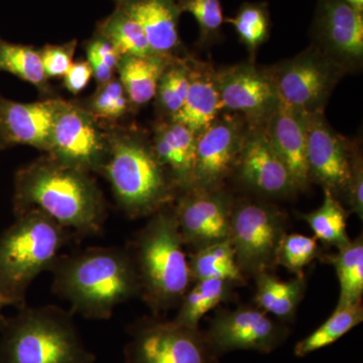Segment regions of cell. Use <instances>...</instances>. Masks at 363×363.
Listing matches in <instances>:
<instances>
[{
    "label": "cell",
    "mask_w": 363,
    "mask_h": 363,
    "mask_svg": "<svg viewBox=\"0 0 363 363\" xmlns=\"http://www.w3.org/2000/svg\"><path fill=\"white\" fill-rule=\"evenodd\" d=\"M28 210H38L83 236L99 233L107 218L104 195L90 174L50 156L16 172L14 214Z\"/></svg>",
    "instance_id": "obj_1"
},
{
    "label": "cell",
    "mask_w": 363,
    "mask_h": 363,
    "mask_svg": "<svg viewBox=\"0 0 363 363\" xmlns=\"http://www.w3.org/2000/svg\"><path fill=\"white\" fill-rule=\"evenodd\" d=\"M52 292L67 301L72 314L107 320L119 305L140 295L126 248L89 247L58 257L51 271Z\"/></svg>",
    "instance_id": "obj_2"
},
{
    "label": "cell",
    "mask_w": 363,
    "mask_h": 363,
    "mask_svg": "<svg viewBox=\"0 0 363 363\" xmlns=\"http://www.w3.org/2000/svg\"><path fill=\"white\" fill-rule=\"evenodd\" d=\"M150 220L126 248L140 285V295L155 314L178 307L192 285L190 266L173 209Z\"/></svg>",
    "instance_id": "obj_3"
},
{
    "label": "cell",
    "mask_w": 363,
    "mask_h": 363,
    "mask_svg": "<svg viewBox=\"0 0 363 363\" xmlns=\"http://www.w3.org/2000/svg\"><path fill=\"white\" fill-rule=\"evenodd\" d=\"M99 173L111 184L117 204L131 219L152 216L175 201L178 189L157 161L152 145L138 135L108 133Z\"/></svg>",
    "instance_id": "obj_4"
},
{
    "label": "cell",
    "mask_w": 363,
    "mask_h": 363,
    "mask_svg": "<svg viewBox=\"0 0 363 363\" xmlns=\"http://www.w3.org/2000/svg\"><path fill=\"white\" fill-rule=\"evenodd\" d=\"M16 217L0 235V293L20 309L33 281L51 271L74 233L38 210Z\"/></svg>",
    "instance_id": "obj_5"
},
{
    "label": "cell",
    "mask_w": 363,
    "mask_h": 363,
    "mask_svg": "<svg viewBox=\"0 0 363 363\" xmlns=\"http://www.w3.org/2000/svg\"><path fill=\"white\" fill-rule=\"evenodd\" d=\"M0 337V363H95L71 312L54 305L20 308L6 318Z\"/></svg>",
    "instance_id": "obj_6"
},
{
    "label": "cell",
    "mask_w": 363,
    "mask_h": 363,
    "mask_svg": "<svg viewBox=\"0 0 363 363\" xmlns=\"http://www.w3.org/2000/svg\"><path fill=\"white\" fill-rule=\"evenodd\" d=\"M279 102L307 114L324 113L345 70L315 45L267 69Z\"/></svg>",
    "instance_id": "obj_7"
},
{
    "label": "cell",
    "mask_w": 363,
    "mask_h": 363,
    "mask_svg": "<svg viewBox=\"0 0 363 363\" xmlns=\"http://www.w3.org/2000/svg\"><path fill=\"white\" fill-rule=\"evenodd\" d=\"M286 234V216L272 205L234 202L228 240L243 276L269 272Z\"/></svg>",
    "instance_id": "obj_8"
},
{
    "label": "cell",
    "mask_w": 363,
    "mask_h": 363,
    "mask_svg": "<svg viewBox=\"0 0 363 363\" xmlns=\"http://www.w3.org/2000/svg\"><path fill=\"white\" fill-rule=\"evenodd\" d=\"M125 363H219L204 333L174 320L145 318L130 330Z\"/></svg>",
    "instance_id": "obj_9"
},
{
    "label": "cell",
    "mask_w": 363,
    "mask_h": 363,
    "mask_svg": "<svg viewBox=\"0 0 363 363\" xmlns=\"http://www.w3.org/2000/svg\"><path fill=\"white\" fill-rule=\"evenodd\" d=\"M107 150V135L87 109L62 99L55 116L48 156L91 173H99Z\"/></svg>",
    "instance_id": "obj_10"
},
{
    "label": "cell",
    "mask_w": 363,
    "mask_h": 363,
    "mask_svg": "<svg viewBox=\"0 0 363 363\" xmlns=\"http://www.w3.org/2000/svg\"><path fill=\"white\" fill-rule=\"evenodd\" d=\"M216 82L223 111L240 117L248 128H264L281 104L267 69L253 62L217 70Z\"/></svg>",
    "instance_id": "obj_11"
},
{
    "label": "cell",
    "mask_w": 363,
    "mask_h": 363,
    "mask_svg": "<svg viewBox=\"0 0 363 363\" xmlns=\"http://www.w3.org/2000/svg\"><path fill=\"white\" fill-rule=\"evenodd\" d=\"M285 324L267 316L259 308L221 310L205 332L210 348L217 357L235 350L271 353L290 335Z\"/></svg>",
    "instance_id": "obj_12"
},
{
    "label": "cell",
    "mask_w": 363,
    "mask_h": 363,
    "mask_svg": "<svg viewBox=\"0 0 363 363\" xmlns=\"http://www.w3.org/2000/svg\"><path fill=\"white\" fill-rule=\"evenodd\" d=\"M173 208L185 247L194 252L228 240L234 201L224 189L191 188Z\"/></svg>",
    "instance_id": "obj_13"
},
{
    "label": "cell",
    "mask_w": 363,
    "mask_h": 363,
    "mask_svg": "<svg viewBox=\"0 0 363 363\" xmlns=\"http://www.w3.org/2000/svg\"><path fill=\"white\" fill-rule=\"evenodd\" d=\"M247 130V124L240 117L221 114L197 135L191 188L222 187L223 182L235 171Z\"/></svg>",
    "instance_id": "obj_14"
},
{
    "label": "cell",
    "mask_w": 363,
    "mask_h": 363,
    "mask_svg": "<svg viewBox=\"0 0 363 363\" xmlns=\"http://www.w3.org/2000/svg\"><path fill=\"white\" fill-rule=\"evenodd\" d=\"M315 47L346 72L363 59V11L343 0H318L312 26Z\"/></svg>",
    "instance_id": "obj_15"
},
{
    "label": "cell",
    "mask_w": 363,
    "mask_h": 363,
    "mask_svg": "<svg viewBox=\"0 0 363 363\" xmlns=\"http://www.w3.org/2000/svg\"><path fill=\"white\" fill-rule=\"evenodd\" d=\"M352 147L336 133L324 113L309 114L307 121V168L310 182L336 198L343 197L350 178Z\"/></svg>",
    "instance_id": "obj_16"
},
{
    "label": "cell",
    "mask_w": 363,
    "mask_h": 363,
    "mask_svg": "<svg viewBox=\"0 0 363 363\" xmlns=\"http://www.w3.org/2000/svg\"><path fill=\"white\" fill-rule=\"evenodd\" d=\"M235 172L248 188L267 197L286 198L298 191L264 128H248Z\"/></svg>",
    "instance_id": "obj_17"
},
{
    "label": "cell",
    "mask_w": 363,
    "mask_h": 363,
    "mask_svg": "<svg viewBox=\"0 0 363 363\" xmlns=\"http://www.w3.org/2000/svg\"><path fill=\"white\" fill-rule=\"evenodd\" d=\"M60 98L21 104L0 98V140L48 152Z\"/></svg>",
    "instance_id": "obj_18"
},
{
    "label": "cell",
    "mask_w": 363,
    "mask_h": 363,
    "mask_svg": "<svg viewBox=\"0 0 363 363\" xmlns=\"http://www.w3.org/2000/svg\"><path fill=\"white\" fill-rule=\"evenodd\" d=\"M309 114L279 104L264 130L277 154L285 162L298 191L309 186L307 168V121Z\"/></svg>",
    "instance_id": "obj_19"
},
{
    "label": "cell",
    "mask_w": 363,
    "mask_h": 363,
    "mask_svg": "<svg viewBox=\"0 0 363 363\" xmlns=\"http://www.w3.org/2000/svg\"><path fill=\"white\" fill-rule=\"evenodd\" d=\"M116 6L140 26L150 49L161 56H174L181 45V11L176 0H116Z\"/></svg>",
    "instance_id": "obj_20"
},
{
    "label": "cell",
    "mask_w": 363,
    "mask_h": 363,
    "mask_svg": "<svg viewBox=\"0 0 363 363\" xmlns=\"http://www.w3.org/2000/svg\"><path fill=\"white\" fill-rule=\"evenodd\" d=\"M190 85L185 102L169 121L183 124L196 135L207 130L223 111L216 82V70L205 62L189 59Z\"/></svg>",
    "instance_id": "obj_21"
},
{
    "label": "cell",
    "mask_w": 363,
    "mask_h": 363,
    "mask_svg": "<svg viewBox=\"0 0 363 363\" xmlns=\"http://www.w3.org/2000/svg\"><path fill=\"white\" fill-rule=\"evenodd\" d=\"M197 135L183 124L168 121L155 130L152 147L178 191L192 187Z\"/></svg>",
    "instance_id": "obj_22"
},
{
    "label": "cell",
    "mask_w": 363,
    "mask_h": 363,
    "mask_svg": "<svg viewBox=\"0 0 363 363\" xmlns=\"http://www.w3.org/2000/svg\"><path fill=\"white\" fill-rule=\"evenodd\" d=\"M173 57L156 54L121 57L116 71L131 107L140 108L155 99L160 78Z\"/></svg>",
    "instance_id": "obj_23"
},
{
    "label": "cell",
    "mask_w": 363,
    "mask_h": 363,
    "mask_svg": "<svg viewBox=\"0 0 363 363\" xmlns=\"http://www.w3.org/2000/svg\"><path fill=\"white\" fill-rule=\"evenodd\" d=\"M255 279L257 283L255 300L257 308L281 321H292L304 298L305 278L281 281L266 271L255 274Z\"/></svg>",
    "instance_id": "obj_24"
},
{
    "label": "cell",
    "mask_w": 363,
    "mask_h": 363,
    "mask_svg": "<svg viewBox=\"0 0 363 363\" xmlns=\"http://www.w3.org/2000/svg\"><path fill=\"white\" fill-rule=\"evenodd\" d=\"M236 284L225 279H201L193 281L178 306L176 323L199 328L200 321L207 313L230 297Z\"/></svg>",
    "instance_id": "obj_25"
},
{
    "label": "cell",
    "mask_w": 363,
    "mask_h": 363,
    "mask_svg": "<svg viewBox=\"0 0 363 363\" xmlns=\"http://www.w3.org/2000/svg\"><path fill=\"white\" fill-rule=\"evenodd\" d=\"M192 281L225 279L236 285L245 283L235 253L228 240L213 243L193 252L189 260Z\"/></svg>",
    "instance_id": "obj_26"
},
{
    "label": "cell",
    "mask_w": 363,
    "mask_h": 363,
    "mask_svg": "<svg viewBox=\"0 0 363 363\" xmlns=\"http://www.w3.org/2000/svg\"><path fill=\"white\" fill-rule=\"evenodd\" d=\"M363 321L362 302L336 306L335 311L316 330L296 344V357H305L315 351L330 346Z\"/></svg>",
    "instance_id": "obj_27"
},
{
    "label": "cell",
    "mask_w": 363,
    "mask_h": 363,
    "mask_svg": "<svg viewBox=\"0 0 363 363\" xmlns=\"http://www.w3.org/2000/svg\"><path fill=\"white\" fill-rule=\"evenodd\" d=\"M333 255H325V262L335 269L340 286L336 306L360 302L363 294V240L362 236L351 240L350 245L337 250Z\"/></svg>",
    "instance_id": "obj_28"
},
{
    "label": "cell",
    "mask_w": 363,
    "mask_h": 363,
    "mask_svg": "<svg viewBox=\"0 0 363 363\" xmlns=\"http://www.w3.org/2000/svg\"><path fill=\"white\" fill-rule=\"evenodd\" d=\"M301 217L312 229L315 238L321 240L324 245L340 250L351 242L346 227L347 214L330 191L324 190L321 206L310 213L301 215Z\"/></svg>",
    "instance_id": "obj_29"
},
{
    "label": "cell",
    "mask_w": 363,
    "mask_h": 363,
    "mask_svg": "<svg viewBox=\"0 0 363 363\" xmlns=\"http://www.w3.org/2000/svg\"><path fill=\"white\" fill-rule=\"evenodd\" d=\"M97 35L111 43L121 56L155 54L140 26L119 7L116 6L107 18L100 21Z\"/></svg>",
    "instance_id": "obj_30"
},
{
    "label": "cell",
    "mask_w": 363,
    "mask_h": 363,
    "mask_svg": "<svg viewBox=\"0 0 363 363\" xmlns=\"http://www.w3.org/2000/svg\"><path fill=\"white\" fill-rule=\"evenodd\" d=\"M0 71L13 74L44 92L49 89L40 50L30 45L0 40Z\"/></svg>",
    "instance_id": "obj_31"
},
{
    "label": "cell",
    "mask_w": 363,
    "mask_h": 363,
    "mask_svg": "<svg viewBox=\"0 0 363 363\" xmlns=\"http://www.w3.org/2000/svg\"><path fill=\"white\" fill-rule=\"evenodd\" d=\"M224 23L233 26L240 42L253 56L269 37L271 14L269 6L266 2H245L235 16L224 18Z\"/></svg>",
    "instance_id": "obj_32"
},
{
    "label": "cell",
    "mask_w": 363,
    "mask_h": 363,
    "mask_svg": "<svg viewBox=\"0 0 363 363\" xmlns=\"http://www.w3.org/2000/svg\"><path fill=\"white\" fill-rule=\"evenodd\" d=\"M189 85V59H179L174 56L162 72L155 97L157 108L169 119L180 111L187 97Z\"/></svg>",
    "instance_id": "obj_33"
},
{
    "label": "cell",
    "mask_w": 363,
    "mask_h": 363,
    "mask_svg": "<svg viewBox=\"0 0 363 363\" xmlns=\"http://www.w3.org/2000/svg\"><path fill=\"white\" fill-rule=\"evenodd\" d=\"M320 250L315 238L300 233L285 234L278 252L276 264L288 269L296 278H305V267L316 259Z\"/></svg>",
    "instance_id": "obj_34"
},
{
    "label": "cell",
    "mask_w": 363,
    "mask_h": 363,
    "mask_svg": "<svg viewBox=\"0 0 363 363\" xmlns=\"http://www.w3.org/2000/svg\"><path fill=\"white\" fill-rule=\"evenodd\" d=\"M181 13L194 16L199 26V43L203 45L214 44L221 38L224 25L221 0H178Z\"/></svg>",
    "instance_id": "obj_35"
},
{
    "label": "cell",
    "mask_w": 363,
    "mask_h": 363,
    "mask_svg": "<svg viewBox=\"0 0 363 363\" xmlns=\"http://www.w3.org/2000/svg\"><path fill=\"white\" fill-rule=\"evenodd\" d=\"M130 107L123 84L118 78H113L109 82L98 86L91 97L87 111L97 121H116L125 116Z\"/></svg>",
    "instance_id": "obj_36"
},
{
    "label": "cell",
    "mask_w": 363,
    "mask_h": 363,
    "mask_svg": "<svg viewBox=\"0 0 363 363\" xmlns=\"http://www.w3.org/2000/svg\"><path fill=\"white\" fill-rule=\"evenodd\" d=\"M77 40L63 45H48L40 50V59L48 78L64 77L74 63Z\"/></svg>",
    "instance_id": "obj_37"
},
{
    "label": "cell",
    "mask_w": 363,
    "mask_h": 363,
    "mask_svg": "<svg viewBox=\"0 0 363 363\" xmlns=\"http://www.w3.org/2000/svg\"><path fill=\"white\" fill-rule=\"evenodd\" d=\"M351 211L363 219V161L359 150L353 149L350 178L343 196Z\"/></svg>",
    "instance_id": "obj_38"
},
{
    "label": "cell",
    "mask_w": 363,
    "mask_h": 363,
    "mask_svg": "<svg viewBox=\"0 0 363 363\" xmlns=\"http://www.w3.org/2000/svg\"><path fill=\"white\" fill-rule=\"evenodd\" d=\"M92 77V68L87 60L74 62L63 77L64 86L72 94H79L87 87Z\"/></svg>",
    "instance_id": "obj_39"
},
{
    "label": "cell",
    "mask_w": 363,
    "mask_h": 363,
    "mask_svg": "<svg viewBox=\"0 0 363 363\" xmlns=\"http://www.w3.org/2000/svg\"><path fill=\"white\" fill-rule=\"evenodd\" d=\"M86 54L96 57L97 59L104 62L105 65L108 66L113 71H116L119 61L123 57L111 43H109L108 40L99 35H96V37L93 38L88 43L87 48H86Z\"/></svg>",
    "instance_id": "obj_40"
},
{
    "label": "cell",
    "mask_w": 363,
    "mask_h": 363,
    "mask_svg": "<svg viewBox=\"0 0 363 363\" xmlns=\"http://www.w3.org/2000/svg\"><path fill=\"white\" fill-rule=\"evenodd\" d=\"M6 306H9V303H7L6 298H4V296L0 293V328H1L2 325L4 324L6 320V318L4 316V309Z\"/></svg>",
    "instance_id": "obj_41"
},
{
    "label": "cell",
    "mask_w": 363,
    "mask_h": 363,
    "mask_svg": "<svg viewBox=\"0 0 363 363\" xmlns=\"http://www.w3.org/2000/svg\"><path fill=\"white\" fill-rule=\"evenodd\" d=\"M343 1L347 2L358 11H363V0H343Z\"/></svg>",
    "instance_id": "obj_42"
},
{
    "label": "cell",
    "mask_w": 363,
    "mask_h": 363,
    "mask_svg": "<svg viewBox=\"0 0 363 363\" xmlns=\"http://www.w3.org/2000/svg\"><path fill=\"white\" fill-rule=\"evenodd\" d=\"M4 147V143H2L1 140H0V149H1V147Z\"/></svg>",
    "instance_id": "obj_43"
}]
</instances>
